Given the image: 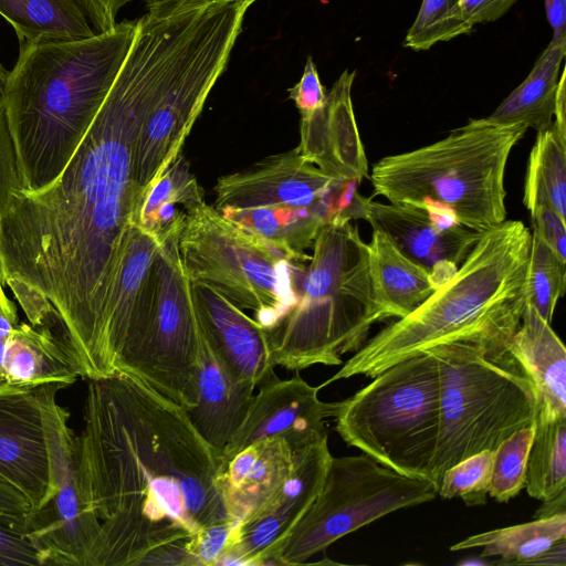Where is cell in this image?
I'll return each instance as SVG.
<instances>
[{
  "instance_id": "36",
  "label": "cell",
  "mask_w": 566,
  "mask_h": 566,
  "mask_svg": "<svg viewBox=\"0 0 566 566\" xmlns=\"http://www.w3.org/2000/svg\"><path fill=\"white\" fill-rule=\"evenodd\" d=\"M235 523L228 520L198 528L187 541L186 549L193 566H217L226 552Z\"/></svg>"
},
{
  "instance_id": "48",
  "label": "cell",
  "mask_w": 566,
  "mask_h": 566,
  "mask_svg": "<svg viewBox=\"0 0 566 566\" xmlns=\"http://www.w3.org/2000/svg\"><path fill=\"white\" fill-rule=\"evenodd\" d=\"M0 313H4L11 316H18L17 304L11 301L6 292L0 280Z\"/></svg>"
},
{
  "instance_id": "16",
  "label": "cell",
  "mask_w": 566,
  "mask_h": 566,
  "mask_svg": "<svg viewBox=\"0 0 566 566\" xmlns=\"http://www.w3.org/2000/svg\"><path fill=\"white\" fill-rule=\"evenodd\" d=\"M361 219L421 265L437 287L455 273L482 233L432 205L382 203L365 198Z\"/></svg>"
},
{
  "instance_id": "26",
  "label": "cell",
  "mask_w": 566,
  "mask_h": 566,
  "mask_svg": "<svg viewBox=\"0 0 566 566\" xmlns=\"http://www.w3.org/2000/svg\"><path fill=\"white\" fill-rule=\"evenodd\" d=\"M202 197L189 164L179 155L142 190L133 222L161 243L171 234L179 233L186 209Z\"/></svg>"
},
{
  "instance_id": "13",
  "label": "cell",
  "mask_w": 566,
  "mask_h": 566,
  "mask_svg": "<svg viewBox=\"0 0 566 566\" xmlns=\"http://www.w3.org/2000/svg\"><path fill=\"white\" fill-rule=\"evenodd\" d=\"M69 419V410L56 401L50 412L55 492L44 506L28 514V534L43 566H90L101 531L81 469L78 434Z\"/></svg>"
},
{
  "instance_id": "29",
  "label": "cell",
  "mask_w": 566,
  "mask_h": 566,
  "mask_svg": "<svg viewBox=\"0 0 566 566\" xmlns=\"http://www.w3.org/2000/svg\"><path fill=\"white\" fill-rule=\"evenodd\" d=\"M523 202L528 211L547 203L566 217V139L553 127L537 132L527 161Z\"/></svg>"
},
{
  "instance_id": "39",
  "label": "cell",
  "mask_w": 566,
  "mask_h": 566,
  "mask_svg": "<svg viewBox=\"0 0 566 566\" xmlns=\"http://www.w3.org/2000/svg\"><path fill=\"white\" fill-rule=\"evenodd\" d=\"M327 92L321 83L316 65L312 56H308L302 77L289 90V98L294 101L301 115H305L322 107Z\"/></svg>"
},
{
  "instance_id": "9",
  "label": "cell",
  "mask_w": 566,
  "mask_h": 566,
  "mask_svg": "<svg viewBox=\"0 0 566 566\" xmlns=\"http://www.w3.org/2000/svg\"><path fill=\"white\" fill-rule=\"evenodd\" d=\"M336 401L335 430L350 447L400 474L429 480L440 419L436 358L422 352Z\"/></svg>"
},
{
  "instance_id": "23",
  "label": "cell",
  "mask_w": 566,
  "mask_h": 566,
  "mask_svg": "<svg viewBox=\"0 0 566 566\" xmlns=\"http://www.w3.org/2000/svg\"><path fill=\"white\" fill-rule=\"evenodd\" d=\"M2 382L35 386L61 382L66 387L81 378L66 343L45 328L20 322L4 340Z\"/></svg>"
},
{
  "instance_id": "20",
  "label": "cell",
  "mask_w": 566,
  "mask_h": 566,
  "mask_svg": "<svg viewBox=\"0 0 566 566\" xmlns=\"http://www.w3.org/2000/svg\"><path fill=\"white\" fill-rule=\"evenodd\" d=\"M196 386L197 401L185 409L187 417L202 439L222 453L243 421L256 387L226 367L201 331Z\"/></svg>"
},
{
  "instance_id": "3",
  "label": "cell",
  "mask_w": 566,
  "mask_h": 566,
  "mask_svg": "<svg viewBox=\"0 0 566 566\" xmlns=\"http://www.w3.org/2000/svg\"><path fill=\"white\" fill-rule=\"evenodd\" d=\"M139 18L92 36L20 43L0 96L22 192L49 187L62 174L135 40Z\"/></svg>"
},
{
  "instance_id": "19",
  "label": "cell",
  "mask_w": 566,
  "mask_h": 566,
  "mask_svg": "<svg viewBox=\"0 0 566 566\" xmlns=\"http://www.w3.org/2000/svg\"><path fill=\"white\" fill-rule=\"evenodd\" d=\"M355 75L345 70L323 106L301 115V143L295 149L329 176L360 182L369 171L352 103Z\"/></svg>"
},
{
  "instance_id": "12",
  "label": "cell",
  "mask_w": 566,
  "mask_h": 566,
  "mask_svg": "<svg viewBox=\"0 0 566 566\" xmlns=\"http://www.w3.org/2000/svg\"><path fill=\"white\" fill-rule=\"evenodd\" d=\"M179 233L166 238L154 260L156 294L151 319L128 376L188 409L197 401L200 328L177 247Z\"/></svg>"
},
{
  "instance_id": "49",
  "label": "cell",
  "mask_w": 566,
  "mask_h": 566,
  "mask_svg": "<svg viewBox=\"0 0 566 566\" xmlns=\"http://www.w3.org/2000/svg\"><path fill=\"white\" fill-rule=\"evenodd\" d=\"M8 75H9V71L0 62V96L2 94V90H3V86L7 81Z\"/></svg>"
},
{
  "instance_id": "4",
  "label": "cell",
  "mask_w": 566,
  "mask_h": 566,
  "mask_svg": "<svg viewBox=\"0 0 566 566\" xmlns=\"http://www.w3.org/2000/svg\"><path fill=\"white\" fill-rule=\"evenodd\" d=\"M530 229L505 220L481 233L455 273L406 316L377 333L319 385L357 375L375 377L438 345H510L526 305Z\"/></svg>"
},
{
  "instance_id": "46",
  "label": "cell",
  "mask_w": 566,
  "mask_h": 566,
  "mask_svg": "<svg viewBox=\"0 0 566 566\" xmlns=\"http://www.w3.org/2000/svg\"><path fill=\"white\" fill-rule=\"evenodd\" d=\"M525 565H566V537L555 542L549 548L528 560Z\"/></svg>"
},
{
  "instance_id": "42",
  "label": "cell",
  "mask_w": 566,
  "mask_h": 566,
  "mask_svg": "<svg viewBox=\"0 0 566 566\" xmlns=\"http://www.w3.org/2000/svg\"><path fill=\"white\" fill-rule=\"evenodd\" d=\"M554 42H566V0H544Z\"/></svg>"
},
{
  "instance_id": "7",
  "label": "cell",
  "mask_w": 566,
  "mask_h": 566,
  "mask_svg": "<svg viewBox=\"0 0 566 566\" xmlns=\"http://www.w3.org/2000/svg\"><path fill=\"white\" fill-rule=\"evenodd\" d=\"M426 352V350H424ZM440 378V419L430 481L462 460L494 451L535 422V388L509 350L499 344L455 342L427 349Z\"/></svg>"
},
{
  "instance_id": "6",
  "label": "cell",
  "mask_w": 566,
  "mask_h": 566,
  "mask_svg": "<svg viewBox=\"0 0 566 566\" xmlns=\"http://www.w3.org/2000/svg\"><path fill=\"white\" fill-rule=\"evenodd\" d=\"M527 128L472 119L433 144L386 156L371 170L374 196L432 205L484 232L506 219L505 169Z\"/></svg>"
},
{
  "instance_id": "18",
  "label": "cell",
  "mask_w": 566,
  "mask_h": 566,
  "mask_svg": "<svg viewBox=\"0 0 566 566\" xmlns=\"http://www.w3.org/2000/svg\"><path fill=\"white\" fill-rule=\"evenodd\" d=\"M190 283L200 331L226 367L255 387L276 378L266 328L208 285Z\"/></svg>"
},
{
  "instance_id": "11",
  "label": "cell",
  "mask_w": 566,
  "mask_h": 566,
  "mask_svg": "<svg viewBox=\"0 0 566 566\" xmlns=\"http://www.w3.org/2000/svg\"><path fill=\"white\" fill-rule=\"evenodd\" d=\"M437 494L431 481L400 474L364 452L332 457L318 495L281 548L279 565L303 564L340 537Z\"/></svg>"
},
{
  "instance_id": "15",
  "label": "cell",
  "mask_w": 566,
  "mask_h": 566,
  "mask_svg": "<svg viewBox=\"0 0 566 566\" xmlns=\"http://www.w3.org/2000/svg\"><path fill=\"white\" fill-rule=\"evenodd\" d=\"M332 457L328 436L295 452L292 471L276 493L234 525L218 565H279L281 548L318 495Z\"/></svg>"
},
{
  "instance_id": "22",
  "label": "cell",
  "mask_w": 566,
  "mask_h": 566,
  "mask_svg": "<svg viewBox=\"0 0 566 566\" xmlns=\"http://www.w3.org/2000/svg\"><path fill=\"white\" fill-rule=\"evenodd\" d=\"M509 350L535 388L536 418H565L566 349L551 325L527 303Z\"/></svg>"
},
{
  "instance_id": "1",
  "label": "cell",
  "mask_w": 566,
  "mask_h": 566,
  "mask_svg": "<svg viewBox=\"0 0 566 566\" xmlns=\"http://www.w3.org/2000/svg\"><path fill=\"white\" fill-rule=\"evenodd\" d=\"M149 101L118 73L73 157L49 187L0 218V280L30 325L97 371L108 307L142 189L137 143Z\"/></svg>"
},
{
  "instance_id": "33",
  "label": "cell",
  "mask_w": 566,
  "mask_h": 566,
  "mask_svg": "<svg viewBox=\"0 0 566 566\" xmlns=\"http://www.w3.org/2000/svg\"><path fill=\"white\" fill-rule=\"evenodd\" d=\"M535 422L504 440L493 454L488 495L500 503L515 497L525 485Z\"/></svg>"
},
{
  "instance_id": "17",
  "label": "cell",
  "mask_w": 566,
  "mask_h": 566,
  "mask_svg": "<svg viewBox=\"0 0 566 566\" xmlns=\"http://www.w3.org/2000/svg\"><path fill=\"white\" fill-rule=\"evenodd\" d=\"M319 389L298 371L289 379L276 377L259 386L243 421L222 450L224 462L264 438L282 437L297 452L327 436L325 420L333 417L336 402L322 401Z\"/></svg>"
},
{
  "instance_id": "37",
  "label": "cell",
  "mask_w": 566,
  "mask_h": 566,
  "mask_svg": "<svg viewBox=\"0 0 566 566\" xmlns=\"http://www.w3.org/2000/svg\"><path fill=\"white\" fill-rule=\"evenodd\" d=\"M21 191L15 154L4 112L0 106V218Z\"/></svg>"
},
{
  "instance_id": "21",
  "label": "cell",
  "mask_w": 566,
  "mask_h": 566,
  "mask_svg": "<svg viewBox=\"0 0 566 566\" xmlns=\"http://www.w3.org/2000/svg\"><path fill=\"white\" fill-rule=\"evenodd\" d=\"M295 452L282 437L258 440L235 453L220 476L221 495L238 524L272 497L290 475Z\"/></svg>"
},
{
  "instance_id": "28",
  "label": "cell",
  "mask_w": 566,
  "mask_h": 566,
  "mask_svg": "<svg viewBox=\"0 0 566 566\" xmlns=\"http://www.w3.org/2000/svg\"><path fill=\"white\" fill-rule=\"evenodd\" d=\"M563 537L566 513L475 534L452 545L450 551L481 548V557H499L494 564L525 565Z\"/></svg>"
},
{
  "instance_id": "38",
  "label": "cell",
  "mask_w": 566,
  "mask_h": 566,
  "mask_svg": "<svg viewBox=\"0 0 566 566\" xmlns=\"http://www.w3.org/2000/svg\"><path fill=\"white\" fill-rule=\"evenodd\" d=\"M532 232L554 253L566 262V221L547 203H539L530 211Z\"/></svg>"
},
{
  "instance_id": "41",
  "label": "cell",
  "mask_w": 566,
  "mask_h": 566,
  "mask_svg": "<svg viewBox=\"0 0 566 566\" xmlns=\"http://www.w3.org/2000/svg\"><path fill=\"white\" fill-rule=\"evenodd\" d=\"M517 0H463V10L472 25L492 22L504 15Z\"/></svg>"
},
{
  "instance_id": "14",
  "label": "cell",
  "mask_w": 566,
  "mask_h": 566,
  "mask_svg": "<svg viewBox=\"0 0 566 566\" xmlns=\"http://www.w3.org/2000/svg\"><path fill=\"white\" fill-rule=\"evenodd\" d=\"M65 387L0 385V481L17 491L31 512L55 492L50 412Z\"/></svg>"
},
{
  "instance_id": "2",
  "label": "cell",
  "mask_w": 566,
  "mask_h": 566,
  "mask_svg": "<svg viewBox=\"0 0 566 566\" xmlns=\"http://www.w3.org/2000/svg\"><path fill=\"white\" fill-rule=\"evenodd\" d=\"M83 420L80 463L101 522L90 566L159 565L201 526L230 520L222 453L181 406L115 374L88 379Z\"/></svg>"
},
{
  "instance_id": "30",
  "label": "cell",
  "mask_w": 566,
  "mask_h": 566,
  "mask_svg": "<svg viewBox=\"0 0 566 566\" xmlns=\"http://www.w3.org/2000/svg\"><path fill=\"white\" fill-rule=\"evenodd\" d=\"M524 488L542 502L566 490V417L535 418Z\"/></svg>"
},
{
  "instance_id": "43",
  "label": "cell",
  "mask_w": 566,
  "mask_h": 566,
  "mask_svg": "<svg viewBox=\"0 0 566 566\" xmlns=\"http://www.w3.org/2000/svg\"><path fill=\"white\" fill-rule=\"evenodd\" d=\"M148 12L153 13H170L178 10L190 9L195 7L205 6L211 2L228 1V0H144ZM253 3L258 0H244Z\"/></svg>"
},
{
  "instance_id": "40",
  "label": "cell",
  "mask_w": 566,
  "mask_h": 566,
  "mask_svg": "<svg viewBox=\"0 0 566 566\" xmlns=\"http://www.w3.org/2000/svg\"><path fill=\"white\" fill-rule=\"evenodd\" d=\"M133 0H78L92 25L106 30L116 23L119 10Z\"/></svg>"
},
{
  "instance_id": "45",
  "label": "cell",
  "mask_w": 566,
  "mask_h": 566,
  "mask_svg": "<svg viewBox=\"0 0 566 566\" xmlns=\"http://www.w3.org/2000/svg\"><path fill=\"white\" fill-rule=\"evenodd\" d=\"M565 70L562 71L558 82L556 105L554 111V120L552 127L564 139H566V86Z\"/></svg>"
},
{
  "instance_id": "10",
  "label": "cell",
  "mask_w": 566,
  "mask_h": 566,
  "mask_svg": "<svg viewBox=\"0 0 566 566\" xmlns=\"http://www.w3.org/2000/svg\"><path fill=\"white\" fill-rule=\"evenodd\" d=\"M190 282L208 285L263 327H273L296 302L303 266L261 238L224 219L203 197L188 206L177 239Z\"/></svg>"
},
{
  "instance_id": "24",
  "label": "cell",
  "mask_w": 566,
  "mask_h": 566,
  "mask_svg": "<svg viewBox=\"0 0 566 566\" xmlns=\"http://www.w3.org/2000/svg\"><path fill=\"white\" fill-rule=\"evenodd\" d=\"M367 250L379 321L406 316L437 289L431 275L406 256L384 232L373 231Z\"/></svg>"
},
{
  "instance_id": "31",
  "label": "cell",
  "mask_w": 566,
  "mask_h": 566,
  "mask_svg": "<svg viewBox=\"0 0 566 566\" xmlns=\"http://www.w3.org/2000/svg\"><path fill=\"white\" fill-rule=\"evenodd\" d=\"M565 263L532 232L526 273V303L551 324L565 291Z\"/></svg>"
},
{
  "instance_id": "44",
  "label": "cell",
  "mask_w": 566,
  "mask_h": 566,
  "mask_svg": "<svg viewBox=\"0 0 566 566\" xmlns=\"http://www.w3.org/2000/svg\"><path fill=\"white\" fill-rule=\"evenodd\" d=\"M30 510L28 502L17 491L0 481V512L25 515Z\"/></svg>"
},
{
  "instance_id": "8",
  "label": "cell",
  "mask_w": 566,
  "mask_h": 566,
  "mask_svg": "<svg viewBox=\"0 0 566 566\" xmlns=\"http://www.w3.org/2000/svg\"><path fill=\"white\" fill-rule=\"evenodd\" d=\"M357 184L329 176L293 149L219 177L214 208L238 228L303 262L311 259L304 251L325 223L358 218Z\"/></svg>"
},
{
  "instance_id": "35",
  "label": "cell",
  "mask_w": 566,
  "mask_h": 566,
  "mask_svg": "<svg viewBox=\"0 0 566 566\" xmlns=\"http://www.w3.org/2000/svg\"><path fill=\"white\" fill-rule=\"evenodd\" d=\"M19 564L43 566L28 534V515L0 512V565Z\"/></svg>"
},
{
  "instance_id": "5",
  "label": "cell",
  "mask_w": 566,
  "mask_h": 566,
  "mask_svg": "<svg viewBox=\"0 0 566 566\" xmlns=\"http://www.w3.org/2000/svg\"><path fill=\"white\" fill-rule=\"evenodd\" d=\"M312 248L295 304L266 329L274 365L292 371L340 365L342 355L356 353L379 322L367 243L358 228L335 218L321 228Z\"/></svg>"
},
{
  "instance_id": "27",
  "label": "cell",
  "mask_w": 566,
  "mask_h": 566,
  "mask_svg": "<svg viewBox=\"0 0 566 566\" xmlns=\"http://www.w3.org/2000/svg\"><path fill=\"white\" fill-rule=\"evenodd\" d=\"M0 15L27 44L94 35L78 0H0Z\"/></svg>"
},
{
  "instance_id": "47",
  "label": "cell",
  "mask_w": 566,
  "mask_h": 566,
  "mask_svg": "<svg viewBox=\"0 0 566 566\" xmlns=\"http://www.w3.org/2000/svg\"><path fill=\"white\" fill-rule=\"evenodd\" d=\"M566 490L558 495L543 501L541 507L535 512L534 518H545L557 514L566 513Z\"/></svg>"
},
{
  "instance_id": "25",
  "label": "cell",
  "mask_w": 566,
  "mask_h": 566,
  "mask_svg": "<svg viewBox=\"0 0 566 566\" xmlns=\"http://www.w3.org/2000/svg\"><path fill=\"white\" fill-rule=\"evenodd\" d=\"M565 54L566 42L551 41L524 82L484 118L485 122L500 126L522 125L536 132L549 129Z\"/></svg>"
},
{
  "instance_id": "32",
  "label": "cell",
  "mask_w": 566,
  "mask_h": 566,
  "mask_svg": "<svg viewBox=\"0 0 566 566\" xmlns=\"http://www.w3.org/2000/svg\"><path fill=\"white\" fill-rule=\"evenodd\" d=\"M472 28L464 14L463 0H422L403 46L428 50L438 42L470 33Z\"/></svg>"
},
{
  "instance_id": "34",
  "label": "cell",
  "mask_w": 566,
  "mask_h": 566,
  "mask_svg": "<svg viewBox=\"0 0 566 566\" xmlns=\"http://www.w3.org/2000/svg\"><path fill=\"white\" fill-rule=\"evenodd\" d=\"M494 451L473 454L446 470L437 493L442 499L460 497L469 506L484 505Z\"/></svg>"
}]
</instances>
